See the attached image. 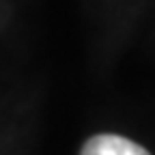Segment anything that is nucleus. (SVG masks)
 Returning a JSON list of instances; mask_svg holds the SVG:
<instances>
[{
	"instance_id": "nucleus-1",
	"label": "nucleus",
	"mask_w": 155,
	"mask_h": 155,
	"mask_svg": "<svg viewBox=\"0 0 155 155\" xmlns=\"http://www.w3.org/2000/svg\"><path fill=\"white\" fill-rule=\"evenodd\" d=\"M80 155H151L144 147L116 134H99L88 138Z\"/></svg>"
}]
</instances>
